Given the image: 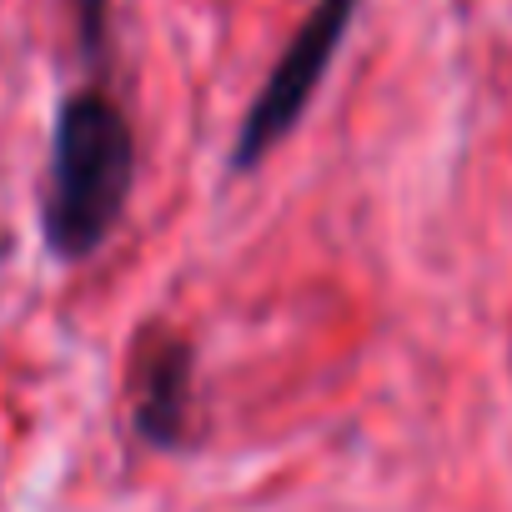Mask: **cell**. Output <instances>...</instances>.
<instances>
[{"instance_id":"3","label":"cell","mask_w":512,"mask_h":512,"mask_svg":"<svg viewBox=\"0 0 512 512\" xmlns=\"http://www.w3.org/2000/svg\"><path fill=\"white\" fill-rule=\"evenodd\" d=\"M196 402V352L176 332H156L131 372V427L156 452H181L191 442Z\"/></svg>"},{"instance_id":"2","label":"cell","mask_w":512,"mask_h":512,"mask_svg":"<svg viewBox=\"0 0 512 512\" xmlns=\"http://www.w3.org/2000/svg\"><path fill=\"white\" fill-rule=\"evenodd\" d=\"M362 11V0H312V11L302 16V26L292 31L287 51L272 61L262 91L251 96L236 141H231V171H256L307 116L312 96L322 91L352 21Z\"/></svg>"},{"instance_id":"1","label":"cell","mask_w":512,"mask_h":512,"mask_svg":"<svg viewBox=\"0 0 512 512\" xmlns=\"http://www.w3.org/2000/svg\"><path fill=\"white\" fill-rule=\"evenodd\" d=\"M136 186V131L126 111L86 86L56 106L41 231L56 262L76 267L111 241Z\"/></svg>"},{"instance_id":"4","label":"cell","mask_w":512,"mask_h":512,"mask_svg":"<svg viewBox=\"0 0 512 512\" xmlns=\"http://www.w3.org/2000/svg\"><path fill=\"white\" fill-rule=\"evenodd\" d=\"M66 16L76 26V46L91 66L106 61V41H111V0H66Z\"/></svg>"}]
</instances>
